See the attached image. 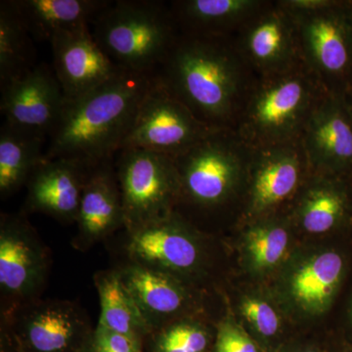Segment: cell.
Listing matches in <instances>:
<instances>
[{"label": "cell", "instance_id": "6da1fadb", "mask_svg": "<svg viewBox=\"0 0 352 352\" xmlns=\"http://www.w3.org/2000/svg\"><path fill=\"white\" fill-rule=\"evenodd\" d=\"M153 82L154 76L124 69L82 98L65 103L44 159L73 160L88 168L113 160Z\"/></svg>", "mask_w": 352, "mask_h": 352}, {"label": "cell", "instance_id": "7a4b0ae2", "mask_svg": "<svg viewBox=\"0 0 352 352\" xmlns=\"http://www.w3.org/2000/svg\"><path fill=\"white\" fill-rule=\"evenodd\" d=\"M155 80L212 129L230 119L239 97V65L219 36L178 38Z\"/></svg>", "mask_w": 352, "mask_h": 352}, {"label": "cell", "instance_id": "3957f363", "mask_svg": "<svg viewBox=\"0 0 352 352\" xmlns=\"http://www.w3.org/2000/svg\"><path fill=\"white\" fill-rule=\"evenodd\" d=\"M175 18L163 2L110 1L94 20L91 34L120 68L155 76L177 41Z\"/></svg>", "mask_w": 352, "mask_h": 352}, {"label": "cell", "instance_id": "277c9868", "mask_svg": "<svg viewBox=\"0 0 352 352\" xmlns=\"http://www.w3.org/2000/svg\"><path fill=\"white\" fill-rule=\"evenodd\" d=\"M284 8L295 23L308 68L319 76L323 89L342 96L349 94L352 90V1L308 0L298 8Z\"/></svg>", "mask_w": 352, "mask_h": 352}, {"label": "cell", "instance_id": "5b68a950", "mask_svg": "<svg viewBox=\"0 0 352 352\" xmlns=\"http://www.w3.org/2000/svg\"><path fill=\"white\" fill-rule=\"evenodd\" d=\"M316 92L314 82L300 72L272 76L248 103L243 135L256 149L295 142L319 101Z\"/></svg>", "mask_w": 352, "mask_h": 352}, {"label": "cell", "instance_id": "8992f818", "mask_svg": "<svg viewBox=\"0 0 352 352\" xmlns=\"http://www.w3.org/2000/svg\"><path fill=\"white\" fill-rule=\"evenodd\" d=\"M116 168L127 230L173 214L171 208L182 190L173 157L126 148L118 153Z\"/></svg>", "mask_w": 352, "mask_h": 352}, {"label": "cell", "instance_id": "52a82bcc", "mask_svg": "<svg viewBox=\"0 0 352 352\" xmlns=\"http://www.w3.org/2000/svg\"><path fill=\"white\" fill-rule=\"evenodd\" d=\"M214 131L166 91L154 76L122 150L139 148L176 159Z\"/></svg>", "mask_w": 352, "mask_h": 352}, {"label": "cell", "instance_id": "ba28073f", "mask_svg": "<svg viewBox=\"0 0 352 352\" xmlns=\"http://www.w3.org/2000/svg\"><path fill=\"white\" fill-rule=\"evenodd\" d=\"M239 143L217 129L193 148L176 157L180 195L192 203L212 207L230 196L243 170Z\"/></svg>", "mask_w": 352, "mask_h": 352}, {"label": "cell", "instance_id": "9c48e42d", "mask_svg": "<svg viewBox=\"0 0 352 352\" xmlns=\"http://www.w3.org/2000/svg\"><path fill=\"white\" fill-rule=\"evenodd\" d=\"M300 136L307 163L326 176L352 182V119L342 95L326 92Z\"/></svg>", "mask_w": 352, "mask_h": 352}, {"label": "cell", "instance_id": "30bf717a", "mask_svg": "<svg viewBox=\"0 0 352 352\" xmlns=\"http://www.w3.org/2000/svg\"><path fill=\"white\" fill-rule=\"evenodd\" d=\"M65 97L61 85L45 63L18 80L1 87L0 110L7 126L36 134L50 136L61 117Z\"/></svg>", "mask_w": 352, "mask_h": 352}, {"label": "cell", "instance_id": "8fae6325", "mask_svg": "<svg viewBox=\"0 0 352 352\" xmlns=\"http://www.w3.org/2000/svg\"><path fill=\"white\" fill-rule=\"evenodd\" d=\"M50 43L65 103L82 98L124 71L101 50L90 25L55 34Z\"/></svg>", "mask_w": 352, "mask_h": 352}, {"label": "cell", "instance_id": "7c38bea8", "mask_svg": "<svg viewBox=\"0 0 352 352\" xmlns=\"http://www.w3.org/2000/svg\"><path fill=\"white\" fill-rule=\"evenodd\" d=\"M129 232V252L140 265L173 275L189 272L200 263L198 245L173 214Z\"/></svg>", "mask_w": 352, "mask_h": 352}, {"label": "cell", "instance_id": "4fadbf2b", "mask_svg": "<svg viewBox=\"0 0 352 352\" xmlns=\"http://www.w3.org/2000/svg\"><path fill=\"white\" fill-rule=\"evenodd\" d=\"M88 170L73 160L44 159L28 182V208L58 219L76 220Z\"/></svg>", "mask_w": 352, "mask_h": 352}, {"label": "cell", "instance_id": "5bb4252c", "mask_svg": "<svg viewBox=\"0 0 352 352\" xmlns=\"http://www.w3.org/2000/svg\"><path fill=\"white\" fill-rule=\"evenodd\" d=\"M19 217L2 219L0 233V286L6 295L25 298L41 286L45 272L43 250Z\"/></svg>", "mask_w": 352, "mask_h": 352}, {"label": "cell", "instance_id": "9a60e30c", "mask_svg": "<svg viewBox=\"0 0 352 352\" xmlns=\"http://www.w3.org/2000/svg\"><path fill=\"white\" fill-rule=\"evenodd\" d=\"M249 208L254 214H261L293 195L302 175V145L289 144L258 148Z\"/></svg>", "mask_w": 352, "mask_h": 352}, {"label": "cell", "instance_id": "2e32d148", "mask_svg": "<svg viewBox=\"0 0 352 352\" xmlns=\"http://www.w3.org/2000/svg\"><path fill=\"white\" fill-rule=\"evenodd\" d=\"M243 48L256 68L271 76L291 71L300 51L295 23L287 9L280 6L261 14L245 32Z\"/></svg>", "mask_w": 352, "mask_h": 352}, {"label": "cell", "instance_id": "e0dca14e", "mask_svg": "<svg viewBox=\"0 0 352 352\" xmlns=\"http://www.w3.org/2000/svg\"><path fill=\"white\" fill-rule=\"evenodd\" d=\"M351 267L349 254L331 248L315 254L296 268L289 279V295L305 312L327 311L344 286Z\"/></svg>", "mask_w": 352, "mask_h": 352}, {"label": "cell", "instance_id": "ac0fdd59", "mask_svg": "<svg viewBox=\"0 0 352 352\" xmlns=\"http://www.w3.org/2000/svg\"><path fill=\"white\" fill-rule=\"evenodd\" d=\"M76 221L82 239L92 242L124 226L122 196L112 160L90 168Z\"/></svg>", "mask_w": 352, "mask_h": 352}, {"label": "cell", "instance_id": "d6986e66", "mask_svg": "<svg viewBox=\"0 0 352 352\" xmlns=\"http://www.w3.org/2000/svg\"><path fill=\"white\" fill-rule=\"evenodd\" d=\"M10 2L32 38L48 41L60 32L91 25L110 3L105 0H10Z\"/></svg>", "mask_w": 352, "mask_h": 352}, {"label": "cell", "instance_id": "ffe728a7", "mask_svg": "<svg viewBox=\"0 0 352 352\" xmlns=\"http://www.w3.org/2000/svg\"><path fill=\"white\" fill-rule=\"evenodd\" d=\"M120 275L149 327L179 314L186 305V293L173 275L138 263Z\"/></svg>", "mask_w": 352, "mask_h": 352}, {"label": "cell", "instance_id": "44dd1931", "mask_svg": "<svg viewBox=\"0 0 352 352\" xmlns=\"http://www.w3.org/2000/svg\"><path fill=\"white\" fill-rule=\"evenodd\" d=\"M19 320L34 351L62 352L82 330L85 318L72 303L44 302L27 308Z\"/></svg>", "mask_w": 352, "mask_h": 352}, {"label": "cell", "instance_id": "7402d4cb", "mask_svg": "<svg viewBox=\"0 0 352 352\" xmlns=\"http://www.w3.org/2000/svg\"><path fill=\"white\" fill-rule=\"evenodd\" d=\"M298 219L308 233L327 234L352 226V182L327 176L302 197Z\"/></svg>", "mask_w": 352, "mask_h": 352}, {"label": "cell", "instance_id": "603a6c76", "mask_svg": "<svg viewBox=\"0 0 352 352\" xmlns=\"http://www.w3.org/2000/svg\"><path fill=\"white\" fill-rule=\"evenodd\" d=\"M45 138L4 124L0 131V194L12 195L44 160Z\"/></svg>", "mask_w": 352, "mask_h": 352}, {"label": "cell", "instance_id": "cb8c5ba5", "mask_svg": "<svg viewBox=\"0 0 352 352\" xmlns=\"http://www.w3.org/2000/svg\"><path fill=\"white\" fill-rule=\"evenodd\" d=\"M261 2L254 0H187L176 2L175 20L189 27V34L219 36L217 32L258 10Z\"/></svg>", "mask_w": 352, "mask_h": 352}, {"label": "cell", "instance_id": "d4e9b609", "mask_svg": "<svg viewBox=\"0 0 352 352\" xmlns=\"http://www.w3.org/2000/svg\"><path fill=\"white\" fill-rule=\"evenodd\" d=\"M36 66L31 34L10 0L0 2V87L18 80Z\"/></svg>", "mask_w": 352, "mask_h": 352}, {"label": "cell", "instance_id": "484cf974", "mask_svg": "<svg viewBox=\"0 0 352 352\" xmlns=\"http://www.w3.org/2000/svg\"><path fill=\"white\" fill-rule=\"evenodd\" d=\"M96 286L101 305L98 326L138 340V333L149 326L120 273H101L96 278Z\"/></svg>", "mask_w": 352, "mask_h": 352}, {"label": "cell", "instance_id": "4316f807", "mask_svg": "<svg viewBox=\"0 0 352 352\" xmlns=\"http://www.w3.org/2000/svg\"><path fill=\"white\" fill-rule=\"evenodd\" d=\"M288 230L276 221L252 226L245 234V249L252 267L268 270L283 259L289 248Z\"/></svg>", "mask_w": 352, "mask_h": 352}, {"label": "cell", "instance_id": "83f0119b", "mask_svg": "<svg viewBox=\"0 0 352 352\" xmlns=\"http://www.w3.org/2000/svg\"><path fill=\"white\" fill-rule=\"evenodd\" d=\"M208 342V333L200 326L178 323L160 335L157 349L159 352H204Z\"/></svg>", "mask_w": 352, "mask_h": 352}, {"label": "cell", "instance_id": "f1b7e54d", "mask_svg": "<svg viewBox=\"0 0 352 352\" xmlns=\"http://www.w3.org/2000/svg\"><path fill=\"white\" fill-rule=\"evenodd\" d=\"M242 312L250 323L264 337H272L280 328V318L274 308L263 300L245 298Z\"/></svg>", "mask_w": 352, "mask_h": 352}, {"label": "cell", "instance_id": "f546056e", "mask_svg": "<svg viewBox=\"0 0 352 352\" xmlns=\"http://www.w3.org/2000/svg\"><path fill=\"white\" fill-rule=\"evenodd\" d=\"M215 349L217 352H258L254 342L232 323L222 324Z\"/></svg>", "mask_w": 352, "mask_h": 352}, {"label": "cell", "instance_id": "4dcf8cb0", "mask_svg": "<svg viewBox=\"0 0 352 352\" xmlns=\"http://www.w3.org/2000/svg\"><path fill=\"white\" fill-rule=\"evenodd\" d=\"M94 344L105 347L112 352H141L138 340L100 326L97 327L95 332Z\"/></svg>", "mask_w": 352, "mask_h": 352}, {"label": "cell", "instance_id": "1f68e13d", "mask_svg": "<svg viewBox=\"0 0 352 352\" xmlns=\"http://www.w3.org/2000/svg\"><path fill=\"white\" fill-rule=\"evenodd\" d=\"M346 320L347 324H349V328L351 329L352 332V293L351 298H349V303H347Z\"/></svg>", "mask_w": 352, "mask_h": 352}, {"label": "cell", "instance_id": "d6a6232c", "mask_svg": "<svg viewBox=\"0 0 352 352\" xmlns=\"http://www.w3.org/2000/svg\"><path fill=\"white\" fill-rule=\"evenodd\" d=\"M344 101H346L347 110H349V115H351L352 119V90L344 95Z\"/></svg>", "mask_w": 352, "mask_h": 352}, {"label": "cell", "instance_id": "836d02e7", "mask_svg": "<svg viewBox=\"0 0 352 352\" xmlns=\"http://www.w3.org/2000/svg\"><path fill=\"white\" fill-rule=\"evenodd\" d=\"M94 351L95 352H112V351H109V349H105V347L96 346V344H94Z\"/></svg>", "mask_w": 352, "mask_h": 352}, {"label": "cell", "instance_id": "e575fe53", "mask_svg": "<svg viewBox=\"0 0 352 352\" xmlns=\"http://www.w3.org/2000/svg\"><path fill=\"white\" fill-rule=\"evenodd\" d=\"M346 352H352V346H347Z\"/></svg>", "mask_w": 352, "mask_h": 352}, {"label": "cell", "instance_id": "d590c367", "mask_svg": "<svg viewBox=\"0 0 352 352\" xmlns=\"http://www.w3.org/2000/svg\"><path fill=\"white\" fill-rule=\"evenodd\" d=\"M307 352H315V351H307Z\"/></svg>", "mask_w": 352, "mask_h": 352}]
</instances>
